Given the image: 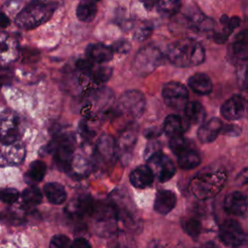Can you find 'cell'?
Here are the masks:
<instances>
[{
    "mask_svg": "<svg viewBox=\"0 0 248 248\" xmlns=\"http://www.w3.org/2000/svg\"><path fill=\"white\" fill-rule=\"evenodd\" d=\"M25 156V148L19 141L5 143L0 141V167L20 164Z\"/></svg>",
    "mask_w": 248,
    "mask_h": 248,
    "instance_id": "7c38bea8",
    "label": "cell"
},
{
    "mask_svg": "<svg viewBox=\"0 0 248 248\" xmlns=\"http://www.w3.org/2000/svg\"><path fill=\"white\" fill-rule=\"evenodd\" d=\"M112 51H115L117 53H121V54H125L127 52L130 51L131 49V45L129 42L125 41V40H118L116 41L112 46H111Z\"/></svg>",
    "mask_w": 248,
    "mask_h": 248,
    "instance_id": "60d3db41",
    "label": "cell"
},
{
    "mask_svg": "<svg viewBox=\"0 0 248 248\" xmlns=\"http://www.w3.org/2000/svg\"><path fill=\"white\" fill-rule=\"evenodd\" d=\"M163 60V54L158 47L147 46L140 48L136 54L133 62V71L140 77L147 76L158 68Z\"/></svg>",
    "mask_w": 248,
    "mask_h": 248,
    "instance_id": "5b68a950",
    "label": "cell"
},
{
    "mask_svg": "<svg viewBox=\"0 0 248 248\" xmlns=\"http://www.w3.org/2000/svg\"><path fill=\"white\" fill-rule=\"evenodd\" d=\"M227 181V172L223 169L202 170L195 175L189 184V190L198 200L215 197Z\"/></svg>",
    "mask_w": 248,
    "mask_h": 248,
    "instance_id": "7a4b0ae2",
    "label": "cell"
},
{
    "mask_svg": "<svg viewBox=\"0 0 248 248\" xmlns=\"http://www.w3.org/2000/svg\"><path fill=\"white\" fill-rule=\"evenodd\" d=\"M221 242L229 247H237L244 244L247 235L240 224L234 220H226L219 229Z\"/></svg>",
    "mask_w": 248,
    "mask_h": 248,
    "instance_id": "30bf717a",
    "label": "cell"
},
{
    "mask_svg": "<svg viewBox=\"0 0 248 248\" xmlns=\"http://www.w3.org/2000/svg\"><path fill=\"white\" fill-rule=\"evenodd\" d=\"M87 58L93 63H106L108 62L113 55L111 47L104 44H91L86 48Z\"/></svg>",
    "mask_w": 248,
    "mask_h": 248,
    "instance_id": "44dd1931",
    "label": "cell"
},
{
    "mask_svg": "<svg viewBox=\"0 0 248 248\" xmlns=\"http://www.w3.org/2000/svg\"><path fill=\"white\" fill-rule=\"evenodd\" d=\"M46 171V166L43 161H39V160L34 161L33 163H31L28 170L24 175L25 181L29 184L40 182L44 178Z\"/></svg>",
    "mask_w": 248,
    "mask_h": 248,
    "instance_id": "f1b7e54d",
    "label": "cell"
},
{
    "mask_svg": "<svg viewBox=\"0 0 248 248\" xmlns=\"http://www.w3.org/2000/svg\"><path fill=\"white\" fill-rule=\"evenodd\" d=\"M232 51L239 60H248V29L239 32L233 43Z\"/></svg>",
    "mask_w": 248,
    "mask_h": 248,
    "instance_id": "484cf974",
    "label": "cell"
},
{
    "mask_svg": "<svg viewBox=\"0 0 248 248\" xmlns=\"http://www.w3.org/2000/svg\"><path fill=\"white\" fill-rule=\"evenodd\" d=\"M196 248H218V247L213 241H207V242H204L203 244H202V245H200Z\"/></svg>",
    "mask_w": 248,
    "mask_h": 248,
    "instance_id": "f907efd6",
    "label": "cell"
},
{
    "mask_svg": "<svg viewBox=\"0 0 248 248\" xmlns=\"http://www.w3.org/2000/svg\"><path fill=\"white\" fill-rule=\"evenodd\" d=\"M236 131L240 132V130H239L237 127H234V126L231 127V126H230V127H226L224 133L227 134V135H230V136H232V135L235 136V135H236Z\"/></svg>",
    "mask_w": 248,
    "mask_h": 248,
    "instance_id": "681fc988",
    "label": "cell"
},
{
    "mask_svg": "<svg viewBox=\"0 0 248 248\" xmlns=\"http://www.w3.org/2000/svg\"><path fill=\"white\" fill-rule=\"evenodd\" d=\"M55 9L53 2H32L18 13L15 22L20 29H33L46 21Z\"/></svg>",
    "mask_w": 248,
    "mask_h": 248,
    "instance_id": "3957f363",
    "label": "cell"
},
{
    "mask_svg": "<svg viewBox=\"0 0 248 248\" xmlns=\"http://www.w3.org/2000/svg\"><path fill=\"white\" fill-rule=\"evenodd\" d=\"M76 66L84 76H87L93 70L94 63L92 61H90L88 58L87 59H79L77 61Z\"/></svg>",
    "mask_w": 248,
    "mask_h": 248,
    "instance_id": "ab89813d",
    "label": "cell"
},
{
    "mask_svg": "<svg viewBox=\"0 0 248 248\" xmlns=\"http://www.w3.org/2000/svg\"><path fill=\"white\" fill-rule=\"evenodd\" d=\"M112 70L109 67L101 66V67H94L91 73L85 77H88L90 80L95 84H102L105 83L111 77Z\"/></svg>",
    "mask_w": 248,
    "mask_h": 248,
    "instance_id": "d6a6232c",
    "label": "cell"
},
{
    "mask_svg": "<svg viewBox=\"0 0 248 248\" xmlns=\"http://www.w3.org/2000/svg\"><path fill=\"white\" fill-rule=\"evenodd\" d=\"M13 78L12 73L6 69H0V87L7 85Z\"/></svg>",
    "mask_w": 248,
    "mask_h": 248,
    "instance_id": "7bdbcfd3",
    "label": "cell"
},
{
    "mask_svg": "<svg viewBox=\"0 0 248 248\" xmlns=\"http://www.w3.org/2000/svg\"><path fill=\"white\" fill-rule=\"evenodd\" d=\"M77 17L80 21H91L97 13V5L92 1H81L77 7Z\"/></svg>",
    "mask_w": 248,
    "mask_h": 248,
    "instance_id": "4dcf8cb0",
    "label": "cell"
},
{
    "mask_svg": "<svg viewBox=\"0 0 248 248\" xmlns=\"http://www.w3.org/2000/svg\"><path fill=\"white\" fill-rule=\"evenodd\" d=\"M176 204V196L172 191L161 190L157 193L154 201V209L159 214L166 215L170 212Z\"/></svg>",
    "mask_w": 248,
    "mask_h": 248,
    "instance_id": "d6986e66",
    "label": "cell"
},
{
    "mask_svg": "<svg viewBox=\"0 0 248 248\" xmlns=\"http://www.w3.org/2000/svg\"><path fill=\"white\" fill-rule=\"evenodd\" d=\"M186 17H187L189 26L199 32L210 31L214 26V21L210 17L203 15L199 10L190 12L186 16Z\"/></svg>",
    "mask_w": 248,
    "mask_h": 248,
    "instance_id": "7402d4cb",
    "label": "cell"
},
{
    "mask_svg": "<svg viewBox=\"0 0 248 248\" xmlns=\"http://www.w3.org/2000/svg\"><path fill=\"white\" fill-rule=\"evenodd\" d=\"M202 46L193 39H179L173 42L168 48L167 58L176 67H194L202 64L204 60Z\"/></svg>",
    "mask_w": 248,
    "mask_h": 248,
    "instance_id": "6da1fadb",
    "label": "cell"
},
{
    "mask_svg": "<svg viewBox=\"0 0 248 248\" xmlns=\"http://www.w3.org/2000/svg\"><path fill=\"white\" fill-rule=\"evenodd\" d=\"M181 3L179 1H159L157 3V10L160 14L164 16H172L175 15L180 9Z\"/></svg>",
    "mask_w": 248,
    "mask_h": 248,
    "instance_id": "e575fe53",
    "label": "cell"
},
{
    "mask_svg": "<svg viewBox=\"0 0 248 248\" xmlns=\"http://www.w3.org/2000/svg\"><path fill=\"white\" fill-rule=\"evenodd\" d=\"M70 245L71 241L65 234H56L49 242V248H70Z\"/></svg>",
    "mask_w": 248,
    "mask_h": 248,
    "instance_id": "74e56055",
    "label": "cell"
},
{
    "mask_svg": "<svg viewBox=\"0 0 248 248\" xmlns=\"http://www.w3.org/2000/svg\"><path fill=\"white\" fill-rule=\"evenodd\" d=\"M129 179L134 187L143 189L153 183L154 175L147 166H139L131 171Z\"/></svg>",
    "mask_w": 248,
    "mask_h": 248,
    "instance_id": "ffe728a7",
    "label": "cell"
},
{
    "mask_svg": "<svg viewBox=\"0 0 248 248\" xmlns=\"http://www.w3.org/2000/svg\"><path fill=\"white\" fill-rule=\"evenodd\" d=\"M47 151L53 152L54 161L60 170L65 171L70 170L75 157L74 140L70 137L62 136L52 140L47 147Z\"/></svg>",
    "mask_w": 248,
    "mask_h": 248,
    "instance_id": "52a82bcc",
    "label": "cell"
},
{
    "mask_svg": "<svg viewBox=\"0 0 248 248\" xmlns=\"http://www.w3.org/2000/svg\"><path fill=\"white\" fill-rule=\"evenodd\" d=\"M147 248H165L164 245L157 239H154V240H151L148 245H147Z\"/></svg>",
    "mask_w": 248,
    "mask_h": 248,
    "instance_id": "c3c4849f",
    "label": "cell"
},
{
    "mask_svg": "<svg viewBox=\"0 0 248 248\" xmlns=\"http://www.w3.org/2000/svg\"><path fill=\"white\" fill-rule=\"evenodd\" d=\"M152 33V26L148 23H142L135 32L134 37L138 41H143L148 38Z\"/></svg>",
    "mask_w": 248,
    "mask_h": 248,
    "instance_id": "f35d334b",
    "label": "cell"
},
{
    "mask_svg": "<svg viewBox=\"0 0 248 248\" xmlns=\"http://www.w3.org/2000/svg\"><path fill=\"white\" fill-rule=\"evenodd\" d=\"M160 147H161L160 142H158V141H156V140L150 141V142L146 145V148H145V151H144V158H145L146 160H148L152 155H154L155 153H157V152L160 151Z\"/></svg>",
    "mask_w": 248,
    "mask_h": 248,
    "instance_id": "b9f144b4",
    "label": "cell"
},
{
    "mask_svg": "<svg viewBox=\"0 0 248 248\" xmlns=\"http://www.w3.org/2000/svg\"><path fill=\"white\" fill-rule=\"evenodd\" d=\"M161 133H162V131H161L160 128L153 127V128L147 129V130L144 132V136H145L147 139L155 140L156 138H158V137L161 135Z\"/></svg>",
    "mask_w": 248,
    "mask_h": 248,
    "instance_id": "bcb514c9",
    "label": "cell"
},
{
    "mask_svg": "<svg viewBox=\"0 0 248 248\" xmlns=\"http://www.w3.org/2000/svg\"><path fill=\"white\" fill-rule=\"evenodd\" d=\"M162 95L165 104L174 109H184L188 104V90L187 88L177 81H170L165 84Z\"/></svg>",
    "mask_w": 248,
    "mask_h": 248,
    "instance_id": "9c48e42d",
    "label": "cell"
},
{
    "mask_svg": "<svg viewBox=\"0 0 248 248\" xmlns=\"http://www.w3.org/2000/svg\"><path fill=\"white\" fill-rule=\"evenodd\" d=\"M188 84L190 88L199 95H207L212 90V82L209 77L202 73H197L193 75L189 80Z\"/></svg>",
    "mask_w": 248,
    "mask_h": 248,
    "instance_id": "603a6c76",
    "label": "cell"
},
{
    "mask_svg": "<svg viewBox=\"0 0 248 248\" xmlns=\"http://www.w3.org/2000/svg\"><path fill=\"white\" fill-rule=\"evenodd\" d=\"M220 111L227 120L241 119L246 112V102L239 95L232 96L222 105Z\"/></svg>",
    "mask_w": 248,
    "mask_h": 248,
    "instance_id": "2e32d148",
    "label": "cell"
},
{
    "mask_svg": "<svg viewBox=\"0 0 248 248\" xmlns=\"http://www.w3.org/2000/svg\"><path fill=\"white\" fill-rule=\"evenodd\" d=\"M70 248H92L89 241L83 237H78L71 242Z\"/></svg>",
    "mask_w": 248,
    "mask_h": 248,
    "instance_id": "ee69618b",
    "label": "cell"
},
{
    "mask_svg": "<svg viewBox=\"0 0 248 248\" xmlns=\"http://www.w3.org/2000/svg\"><path fill=\"white\" fill-rule=\"evenodd\" d=\"M98 234L103 236L116 233L119 222L115 207L111 202L94 203L91 215Z\"/></svg>",
    "mask_w": 248,
    "mask_h": 248,
    "instance_id": "277c9868",
    "label": "cell"
},
{
    "mask_svg": "<svg viewBox=\"0 0 248 248\" xmlns=\"http://www.w3.org/2000/svg\"><path fill=\"white\" fill-rule=\"evenodd\" d=\"M170 148V150L175 154V155H180L183 151H185L186 149H188L190 146V142L187 140V139H185L182 136H178V137H173L170 138V142H169Z\"/></svg>",
    "mask_w": 248,
    "mask_h": 248,
    "instance_id": "d590c367",
    "label": "cell"
},
{
    "mask_svg": "<svg viewBox=\"0 0 248 248\" xmlns=\"http://www.w3.org/2000/svg\"><path fill=\"white\" fill-rule=\"evenodd\" d=\"M137 134L138 128L135 125L126 127L121 132L118 141L115 143V151L117 150L119 154L127 159V155L131 154L133 146L137 141Z\"/></svg>",
    "mask_w": 248,
    "mask_h": 248,
    "instance_id": "e0dca14e",
    "label": "cell"
},
{
    "mask_svg": "<svg viewBox=\"0 0 248 248\" xmlns=\"http://www.w3.org/2000/svg\"><path fill=\"white\" fill-rule=\"evenodd\" d=\"M147 167L153 175L156 176L161 182L170 180L175 173V167L173 162L170 157L161 151L152 155L147 160Z\"/></svg>",
    "mask_w": 248,
    "mask_h": 248,
    "instance_id": "8fae6325",
    "label": "cell"
},
{
    "mask_svg": "<svg viewBox=\"0 0 248 248\" xmlns=\"http://www.w3.org/2000/svg\"><path fill=\"white\" fill-rule=\"evenodd\" d=\"M19 54L18 45L15 38L0 33V67H5L14 62Z\"/></svg>",
    "mask_w": 248,
    "mask_h": 248,
    "instance_id": "9a60e30c",
    "label": "cell"
},
{
    "mask_svg": "<svg viewBox=\"0 0 248 248\" xmlns=\"http://www.w3.org/2000/svg\"><path fill=\"white\" fill-rule=\"evenodd\" d=\"M93 207V200L87 195H80L69 202L66 207V212L74 219H82L85 216L91 215Z\"/></svg>",
    "mask_w": 248,
    "mask_h": 248,
    "instance_id": "5bb4252c",
    "label": "cell"
},
{
    "mask_svg": "<svg viewBox=\"0 0 248 248\" xmlns=\"http://www.w3.org/2000/svg\"><path fill=\"white\" fill-rule=\"evenodd\" d=\"M145 108L143 94L138 90L124 92L118 100V108L126 116L137 119L141 116Z\"/></svg>",
    "mask_w": 248,
    "mask_h": 248,
    "instance_id": "ba28073f",
    "label": "cell"
},
{
    "mask_svg": "<svg viewBox=\"0 0 248 248\" xmlns=\"http://www.w3.org/2000/svg\"><path fill=\"white\" fill-rule=\"evenodd\" d=\"M182 229L190 237L196 239L202 232V224L196 218H188L182 222Z\"/></svg>",
    "mask_w": 248,
    "mask_h": 248,
    "instance_id": "836d02e7",
    "label": "cell"
},
{
    "mask_svg": "<svg viewBox=\"0 0 248 248\" xmlns=\"http://www.w3.org/2000/svg\"><path fill=\"white\" fill-rule=\"evenodd\" d=\"M44 194L48 202L54 204H61L66 201L67 193L65 188L57 182H49L44 186Z\"/></svg>",
    "mask_w": 248,
    "mask_h": 248,
    "instance_id": "cb8c5ba5",
    "label": "cell"
},
{
    "mask_svg": "<svg viewBox=\"0 0 248 248\" xmlns=\"http://www.w3.org/2000/svg\"><path fill=\"white\" fill-rule=\"evenodd\" d=\"M222 122L218 118H211L198 130L197 136L202 143L212 142L222 131Z\"/></svg>",
    "mask_w": 248,
    "mask_h": 248,
    "instance_id": "ac0fdd59",
    "label": "cell"
},
{
    "mask_svg": "<svg viewBox=\"0 0 248 248\" xmlns=\"http://www.w3.org/2000/svg\"><path fill=\"white\" fill-rule=\"evenodd\" d=\"M178 165L183 170H192L198 167L201 163V157L199 153L194 149L189 147L177 156Z\"/></svg>",
    "mask_w": 248,
    "mask_h": 248,
    "instance_id": "83f0119b",
    "label": "cell"
},
{
    "mask_svg": "<svg viewBox=\"0 0 248 248\" xmlns=\"http://www.w3.org/2000/svg\"><path fill=\"white\" fill-rule=\"evenodd\" d=\"M235 182L239 185L248 184V167L243 169L235 177Z\"/></svg>",
    "mask_w": 248,
    "mask_h": 248,
    "instance_id": "f6af8a7d",
    "label": "cell"
},
{
    "mask_svg": "<svg viewBox=\"0 0 248 248\" xmlns=\"http://www.w3.org/2000/svg\"><path fill=\"white\" fill-rule=\"evenodd\" d=\"M22 134V121L12 109L0 112V141L12 143L18 140Z\"/></svg>",
    "mask_w": 248,
    "mask_h": 248,
    "instance_id": "8992f818",
    "label": "cell"
},
{
    "mask_svg": "<svg viewBox=\"0 0 248 248\" xmlns=\"http://www.w3.org/2000/svg\"><path fill=\"white\" fill-rule=\"evenodd\" d=\"M163 130L170 138L182 136L184 132L183 121L178 115L170 114L165 119Z\"/></svg>",
    "mask_w": 248,
    "mask_h": 248,
    "instance_id": "4316f807",
    "label": "cell"
},
{
    "mask_svg": "<svg viewBox=\"0 0 248 248\" xmlns=\"http://www.w3.org/2000/svg\"><path fill=\"white\" fill-rule=\"evenodd\" d=\"M19 193L14 188H5L0 190V201L6 203H14L17 201Z\"/></svg>",
    "mask_w": 248,
    "mask_h": 248,
    "instance_id": "8d00e7d4",
    "label": "cell"
},
{
    "mask_svg": "<svg viewBox=\"0 0 248 248\" xmlns=\"http://www.w3.org/2000/svg\"><path fill=\"white\" fill-rule=\"evenodd\" d=\"M10 25V19L8 16L0 11V28H5Z\"/></svg>",
    "mask_w": 248,
    "mask_h": 248,
    "instance_id": "7dc6e473",
    "label": "cell"
},
{
    "mask_svg": "<svg viewBox=\"0 0 248 248\" xmlns=\"http://www.w3.org/2000/svg\"><path fill=\"white\" fill-rule=\"evenodd\" d=\"M97 152L104 159H110L115 153V141L109 135H103L97 143Z\"/></svg>",
    "mask_w": 248,
    "mask_h": 248,
    "instance_id": "f546056e",
    "label": "cell"
},
{
    "mask_svg": "<svg viewBox=\"0 0 248 248\" xmlns=\"http://www.w3.org/2000/svg\"><path fill=\"white\" fill-rule=\"evenodd\" d=\"M184 112L187 120L193 125L202 124L205 118V110L198 102H188L184 108Z\"/></svg>",
    "mask_w": 248,
    "mask_h": 248,
    "instance_id": "d4e9b609",
    "label": "cell"
},
{
    "mask_svg": "<svg viewBox=\"0 0 248 248\" xmlns=\"http://www.w3.org/2000/svg\"><path fill=\"white\" fill-rule=\"evenodd\" d=\"M224 210L232 216H244L248 211V197L242 192H232L223 202Z\"/></svg>",
    "mask_w": 248,
    "mask_h": 248,
    "instance_id": "4fadbf2b",
    "label": "cell"
},
{
    "mask_svg": "<svg viewBox=\"0 0 248 248\" xmlns=\"http://www.w3.org/2000/svg\"><path fill=\"white\" fill-rule=\"evenodd\" d=\"M43 199L42 193L39 188L35 186H30L26 188L21 194L22 203L27 208H33L41 203Z\"/></svg>",
    "mask_w": 248,
    "mask_h": 248,
    "instance_id": "1f68e13d",
    "label": "cell"
}]
</instances>
